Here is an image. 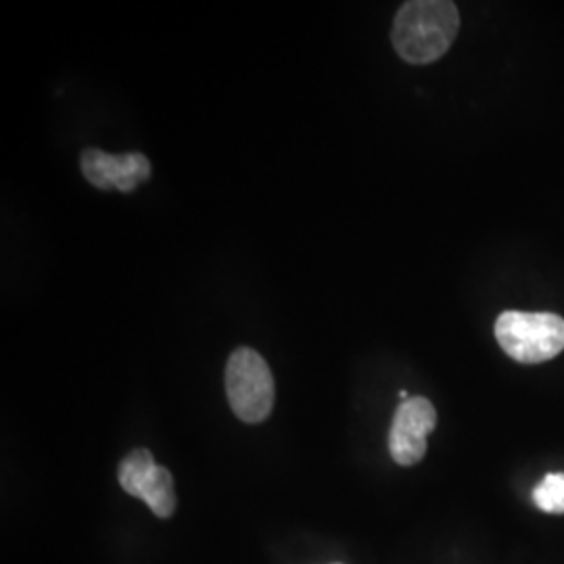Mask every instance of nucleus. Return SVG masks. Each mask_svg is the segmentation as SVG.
<instances>
[{
	"label": "nucleus",
	"mask_w": 564,
	"mask_h": 564,
	"mask_svg": "<svg viewBox=\"0 0 564 564\" xmlns=\"http://www.w3.org/2000/svg\"><path fill=\"white\" fill-rule=\"evenodd\" d=\"M158 463L153 460V454L144 447L134 449L132 454H128L120 464V470H118V479H120L121 489L132 496V498H139L141 500L142 489L149 481V477L153 475Z\"/></svg>",
	"instance_id": "7"
},
{
	"label": "nucleus",
	"mask_w": 564,
	"mask_h": 564,
	"mask_svg": "<svg viewBox=\"0 0 564 564\" xmlns=\"http://www.w3.org/2000/svg\"><path fill=\"white\" fill-rule=\"evenodd\" d=\"M226 395L242 423L265 421L274 405V379L262 356L251 347H239L226 364Z\"/></svg>",
	"instance_id": "3"
},
{
	"label": "nucleus",
	"mask_w": 564,
	"mask_h": 564,
	"mask_svg": "<svg viewBox=\"0 0 564 564\" xmlns=\"http://www.w3.org/2000/svg\"><path fill=\"white\" fill-rule=\"evenodd\" d=\"M460 30L458 7L449 0H412L393 21L391 41L400 57L426 65L444 57Z\"/></svg>",
	"instance_id": "1"
},
{
	"label": "nucleus",
	"mask_w": 564,
	"mask_h": 564,
	"mask_svg": "<svg viewBox=\"0 0 564 564\" xmlns=\"http://www.w3.org/2000/svg\"><path fill=\"white\" fill-rule=\"evenodd\" d=\"M437 424L435 405L426 398H410L395 410L389 431V452L400 466H414L426 454V437Z\"/></svg>",
	"instance_id": "4"
},
{
	"label": "nucleus",
	"mask_w": 564,
	"mask_h": 564,
	"mask_svg": "<svg viewBox=\"0 0 564 564\" xmlns=\"http://www.w3.org/2000/svg\"><path fill=\"white\" fill-rule=\"evenodd\" d=\"M533 502L550 514H564V473H550L533 489Z\"/></svg>",
	"instance_id": "8"
},
{
	"label": "nucleus",
	"mask_w": 564,
	"mask_h": 564,
	"mask_svg": "<svg viewBox=\"0 0 564 564\" xmlns=\"http://www.w3.org/2000/svg\"><path fill=\"white\" fill-rule=\"evenodd\" d=\"M494 330L500 347L517 362H547L564 349V318L558 314L508 310Z\"/></svg>",
	"instance_id": "2"
},
{
	"label": "nucleus",
	"mask_w": 564,
	"mask_h": 564,
	"mask_svg": "<svg viewBox=\"0 0 564 564\" xmlns=\"http://www.w3.org/2000/svg\"><path fill=\"white\" fill-rule=\"evenodd\" d=\"M80 165L84 178L102 191L118 188L121 193H130L151 178V163L142 153L109 155L99 149H86Z\"/></svg>",
	"instance_id": "5"
},
{
	"label": "nucleus",
	"mask_w": 564,
	"mask_h": 564,
	"mask_svg": "<svg viewBox=\"0 0 564 564\" xmlns=\"http://www.w3.org/2000/svg\"><path fill=\"white\" fill-rule=\"evenodd\" d=\"M142 502L153 510L155 517L170 519L176 512V491H174V479L172 473L163 466H155L153 475L144 485L141 496Z\"/></svg>",
	"instance_id": "6"
}]
</instances>
